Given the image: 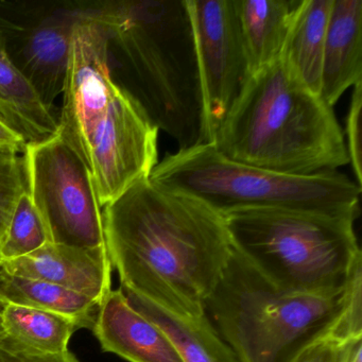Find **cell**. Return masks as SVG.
Here are the masks:
<instances>
[{
	"label": "cell",
	"mask_w": 362,
	"mask_h": 362,
	"mask_svg": "<svg viewBox=\"0 0 362 362\" xmlns=\"http://www.w3.org/2000/svg\"><path fill=\"white\" fill-rule=\"evenodd\" d=\"M103 222L120 288L173 315H205L234 251L223 214L149 177L103 207Z\"/></svg>",
	"instance_id": "obj_1"
},
{
	"label": "cell",
	"mask_w": 362,
	"mask_h": 362,
	"mask_svg": "<svg viewBox=\"0 0 362 362\" xmlns=\"http://www.w3.org/2000/svg\"><path fill=\"white\" fill-rule=\"evenodd\" d=\"M211 143L230 160L284 175H315L349 164L334 107L281 58L247 77Z\"/></svg>",
	"instance_id": "obj_2"
},
{
	"label": "cell",
	"mask_w": 362,
	"mask_h": 362,
	"mask_svg": "<svg viewBox=\"0 0 362 362\" xmlns=\"http://www.w3.org/2000/svg\"><path fill=\"white\" fill-rule=\"evenodd\" d=\"M113 35L139 83L136 100L180 149L209 143L194 29L186 0L126 3Z\"/></svg>",
	"instance_id": "obj_3"
},
{
	"label": "cell",
	"mask_w": 362,
	"mask_h": 362,
	"mask_svg": "<svg viewBox=\"0 0 362 362\" xmlns=\"http://www.w3.org/2000/svg\"><path fill=\"white\" fill-rule=\"evenodd\" d=\"M223 216L234 249L289 293L340 294L361 254L355 218L287 207H241Z\"/></svg>",
	"instance_id": "obj_4"
},
{
	"label": "cell",
	"mask_w": 362,
	"mask_h": 362,
	"mask_svg": "<svg viewBox=\"0 0 362 362\" xmlns=\"http://www.w3.org/2000/svg\"><path fill=\"white\" fill-rule=\"evenodd\" d=\"M341 296L279 290L234 249L205 315L239 362H292L329 332Z\"/></svg>",
	"instance_id": "obj_5"
},
{
	"label": "cell",
	"mask_w": 362,
	"mask_h": 362,
	"mask_svg": "<svg viewBox=\"0 0 362 362\" xmlns=\"http://www.w3.org/2000/svg\"><path fill=\"white\" fill-rule=\"evenodd\" d=\"M150 179L221 214L241 207H287L355 219L360 215L361 187L339 171L284 175L230 160L213 143L169 154Z\"/></svg>",
	"instance_id": "obj_6"
},
{
	"label": "cell",
	"mask_w": 362,
	"mask_h": 362,
	"mask_svg": "<svg viewBox=\"0 0 362 362\" xmlns=\"http://www.w3.org/2000/svg\"><path fill=\"white\" fill-rule=\"evenodd\" d=\"M29 194L49 243L78 247H105L103 207L92 173L81 156L57 133L25 150Z\"/></svg>",
	"instance_id": "obj_7"
},
{
	"label": "cell",
	"mask_w": 362,
	"mask_h": 362,
	"mask_svg": "<svg viewBox=\"0 0 362 362\" xmlns=\"http://www.w3.org/2000/svg\"><path fill=\"white\" fill-rule=\"evenodd\" d=\"M112 37L113 10L99 16L82 14L74 25L58 133L88 168L93 136L118 88L110 71Z\"/></svg>",
	"instance_id": "obj_8"
},
{
	"label": "cell",
	"mask_w": 362,
	"mask_h": 362,
	"mask_svg": "<svg viewBox=\"0 0 362 362\" xmlns=\"http://www.w3.org/2000/svg\"><path fill=\"white\" fill-rule=\"evenodd\" d=\"M158 139L145 110L118 84L90 143V170L101 207L151 177L158 164Z\"/></svg>",
	"instance_id": "obj_9"
},
{
	"label": "cell",
	"mask_w": 362,
	"mask_h": 362,
	"mask_svg": "<svg viewBox=\"0 0 362 362\" xmlns=\"http://www.w3.org/2000/svg\"><path fill=\"white\" fill-rule=\"evenodd\" d=\"M194 29L209 143L247 79L234 0H186Z\"/></svg>",
	"instance_id": "obj_10"
},
{
	"label": "cell",
	"mask_w": 362,
	"mask_h": 362,
	"mask_svg": "<svg viewBox=\"0 0 362 362\" xmlns=\"http://www.w3.org/2000/svg\"><path fill=\"white\" fill-rule=\"evenodd\" d=\"M0 268L14 276L66 288L99 306L112 290V264L105 245L78 247L48 243L28 255L1 260Z\"/></svg>",
	"instance_id": "obj_11"
},
{
	"label": "cell",
	"mask_w": 362,
	"mask_h": 362,
	"mask_svg": "<svg viewBox=\"0 0 362 362\" xmlns=\"http://www.w3.org/2000/svg\"><path fill=\"white\" fill-rule=\"evenodd\" d=\"M93 330L103 351L127 361L184 362L164 330L133 308L120 288L98 307Z\"/></svg>",
	"instance_id": "obj_12"
},
{
	"label": "cell",
	"mask_w": 362,
	"mask_h": 362,
	"mask_svg": "<svg viewBox=\"0 0 362 362\" xmlns=\"http://www.w3.org/2000/svg\"><path fill=\"white\" fill-rule=\"evenodd\" d=\"M79 16L49 18L35 27L13 62L52 110L57 97L64 92L74 25Z\"/></svg>",
	"instance_id": "obj_13"
},
{
	"label": "cell",
	"mask_w": 362,
	"mask_h": 362,
	"mask_svg": "<svg viewBox=\"0 0 362 362\" xmlns=\"http://www.w3.org/2000/svg\"><path fill=\"white\" fill-rule=\"evenodd\" d=\"M362 82V0H334L326 31L321 96L328 105Z\"/></svg>",
	"instance_id": "obj_14"
},
{
	"label": "cell",
	"mask_w": 362,
	"mask_h": 362,
	"mask_svg": "<svg viewBox=\"0 0 362 362\" xmlns=\"http://www.w3.org/2000/svg\"><path fill=\"white\" fill-rule=\"evenodd\" d=\"M0 120L28 144L41 143L59 132V118L46 107L11 60L0 31Z\"/></svg>",
	"instance_id": "obj_15"
},
{
	"label": "cell",
	"mask_w": 362,
	"mask_h": 362,
	"mask_svg": "<svg viewBox=\"0 0 362 362\" xmlns=\"http://www.w3.org/2000/svg\"><path fill=\"white\" fill-rule=\"evenodd\" d=\"M300 1L234 0L249 76L281 58Z\"/></svg>",
	"instance_id": "obj_16"
},
{
	"label": "cell",
	"mask_w": 362,
	"mask_h": 362,
	"mask_svg": "<svg viewBox=\"0 0 362 362\" xmlns=\"http://www.w3.org/2000/svg\"><path fill=\"white\" fill-rule=\"evenodd\" d=\"M334 0H300L281 58L311 92L321 95L326 31Z\"/></svg>",
	"instance_id": "obj_17"
},
{
	"label": "cell",
	"mask_w": 362,
	"mask_h": 362,
	"mask_svg": "<svg viewBox=\"0 0 362 362\" xmlns=\"http://www.w3.org/2000/svg\"><path fill=\"white\" fill-rule=\"evenodd\" d=\"M120 289L133 308L164 330L184 362H239L206 315L199 317L173 315L129 290Z\"/></svg>",
	"instance_id": "obj_18"
},
{
	"label": "cell",
	"mask_w": 362,
	"mask_h": 362,
	"mask_svg": "<svg viewBox=\"0 0 362 362\" xmlns=\"http://www.w3.org/2000/svg\"><path fill=\"white\" fill-rule=\"evenodd\" d=\"M6 303L58 313L93 328L99 305L66 288L37 279L8 274L0 268V307Z\"/></svg>",
	"instance_id": "obj_19"
},
{
	"label": "cell",
	"mask_w": 362,
	"mask_h": 362,
	"mask_svg": "<svg viewBox=\"0 0 362 362\" xmlns=\"http://www.w3.org/2000/svg\"><path fill=\"white\" fill-rule=\"evenodd\" d=\"M0 315L6 336L37 353L69 351L71 336L81 328L78 322L64 315L12 303L4 304Z\"/></svg>",
	"instance_id": "obj_20"
},
{
	"label": "cell",
	"mask_w": 362,
	"mask_h": 362,
	"mask_svg": "<svg viewBox=\"0 0 362 362\" xmlns=\"http://www.w3.org/2000/svg\"><path fill=\"white\" fill-rule=\"evenodd\" d=\"M48 243L49 238L43 220L27 192L18 200L0 243V262L28 255Z\"/></svg>",
	"instance_id": "obj_21"
},
{
	"label": "cell",
	"mask_w": 362,
	"mask_h": 362,
	"mask_svg": "<svg viewBox=\"0 0 362 362\" xmlns=\"http://www.w3.org/2000/svg\"><path fill=\"white\" fill-rule=\"evenodd\" d=\"M362 254L351 264L341 296V306L328 336L340 342L362 338Z\"/></svg>",
	"instance_id": "obj_22"
},
{
	"label": "cell",
	"mask_w": 362,
	"mask_h": 362,
	"mask_svg": "<svg viewBox=\"0 0 362 362\" xmlns=\"http://www.w3.org/2000/svg\"><path fill=\"white\" fill-rule=\"evenodd\" d=\"M27 192H29V179L24 156L0 150V243L7 232L18 200Z\"/></svg>",
	"instance_id": "obj_23"
},
{
	"label": "cell",
	"mask_w": 362,
	"mask_h": 362,
	"mask_svg": "<svg viewBox=\"0 0 362 362\" xmlns=\"http://www.w3.org/2000/svg\"><path fill=\"white\" fill-rule=\"evenodd\" d=\"M361 107H362V82L354 86L351 105L346 116L345 134H346V150L349 163L355 175L356 182L362 185V160H361Z\"/></svg>",
	"instance_id": "obj_24"
},
{
	"label": "cell",
	"mask_w": 362,
	"mask_h": 362,
	"mask_svg": "<svg viewBox=\"0 0 362 362\" xmlns=\"http://www.w3.org/2000/svg\"><path fill=\"white\" fill-rule=\"evenodd\" d=\"M349 343L340 342L326 334L307 345L292 362H345Z\"/></svg>",
	"instance_id": "obj_25"
},
{
	"label": "cell",
	"mask_w": 362,
	"mask_h": 362,
	"mask_svg": "<svg viewBox=\"0 0 362 362\" xmlns=\"http://www.w3.org/2000/svg\"><path fill=\"white\" fill-rule=\"evenodd\" d=\"M0 362H80L71 351L43 354L30 351L4 337L0 340Z\"/></svg>",
	"instance_id": "obj_26"
},
{
	"label": "cell",
	"mask_w": 362,
	"mask_h": 362,
	"mask_svg": "<svg viewBox=\"0 0 362 362\" xmlns=\"http://www.w3.org/2000/svg\"><path fill=\"white\" fill-rule=\"evenodd\" d=\"M27 144L16 131L0 120V150L24 153Z\"/></svg>",
	"instance_id": "obj_27"
},
{
	"label": "cell",
	"mask_w": 362,
	"mask_h": 362,
	"mask_svg": "<svg viewBox=\"0 0 362 362\" xmlns=\"http://www.w3.org/2000/svg\"><path fill=\"white\" fill-rule=\"evenodd\" d=\"M345 362H362V338L349 341Z\"/></svg>",
	"instance_id": "obj_28"
},
{
	"label": "cell",
	"mask_w": 362,
	"mask_h": 362,
	"mask_svg": "<svg viewBox=\"0 0 362 362\" xmlns=\"http://www.w3.org/2000/svg\"><path fill=\"white\" fill-rule=\"evenodd\" d=\"M6 336L5 330H4L3 324H1V315H0V340Z\"/></svg>",
	"instance_id": "obj_29"
}]
</instances>
